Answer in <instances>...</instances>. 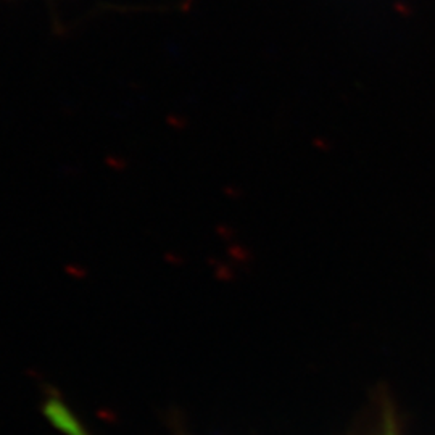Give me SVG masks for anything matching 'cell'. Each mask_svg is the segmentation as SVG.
I'll return each instance as SVG.
<instances>
[{
    "label": "cell",
    "instance_id": "cell-1",
    "mask_svg": "<svg viewBox=\"0 0 435 435\" xmlns=\"http://www.w3.org/2000/svg\"><path fill=\"white\" fill-rule=\"evenodd\" d=\"M42 413L52 427L61 435H92L86 424L74 414V411L60 397L52 395L45 398Z\"/></svg>",
    "mask_w": 435,
    "mask_h": 435
},
{
    "label": "cell",
    "instance_id": "cell-2",
    "mask_svg": "<svg viewBox=\"0 0 435 435\" xmlns=\"http://www.w3.org/2000/svg\"><path fill=\"white\" fill-rule=\"evenodd\" d=\"M384 435H398L397 431H395V426H393V421L387 419V422H385V434Z\"/></svg>",
    "mask_w": 435,
    "mask_h": 435
},
{
    "label": "cell",
    "instance_id": "cell-3",
    "mask_svg": "<svg viewBox=\"0 0 435 435\" xmlns=\"http://www.w3.org/2000/svg\"><path fill=\"white\" fill-rule=\"evenodd\" d=\"M173 435H184V434H182L181 429H176V431H174V434H173Z\"/></svg>",
    "mask_w": 435,
    "mask_h": 435
}]
</instances>
